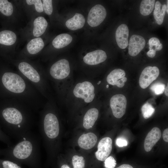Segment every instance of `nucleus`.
I'll return each instance as SVG.
<instances>
[{"label": "nucleus", "mask_w": 168, "mask_h": 168, "mask_svg": "<svg viewBox=\"0 0 168 168\" xmlns=\"http://www.w3.org/2000/svg\"><path fill=\"white\" fill-rule=\"evenodd\" d=\"M1 111L0 116L8 134L19 140L31 132L34 122L33 110L23 102L10 98Z\"/></svg>", "instance_id": "obj_1"}, {"label": "nucleus", "mask_w": 168, "mask_h": 168, "mask_svg": "<svg viewBox=\"0 0 168 168\" xmlns=\"http://www.w3.org/2000/svg\"><path fill=\"white\" fill-rule=\"evenodd\" d=\"M0 154L13 160L23 162L37 161L40 154L39 137L30 132L16 144L0 150Z\"/></svg>", "instance_id": "obj_2"}, {"label": "nucleus", "mask_w": 168, "mask_h": 168, "mask_svg": "<svg viewBox=\"0 0 168 168\" xmlns=\"http://www.w3.org/2000/svg\"><path fill=\"white\" fill-rule=\"evenodd\" d=\"M16 63L19 72L42 96L47 98L50 97L47 76L39 68L25 61H21Z\"/></svg>", "instance_id": "obj_3"}, {"label": "nucleus", "mask_w": 168, "mask_h": 168, "mask_svg": "<svg viewBox=\"0 0 168 168\" xmlns=\"http://www.w3.org/2000/svg\"><path fill=\"white\" fill-rule=\"evenodd\" d=\"M40 113L39 127L40 132L46 142L47 140L56 139L60 133L58 118L52 111L48 110L46 106Z\"/></svg>", "instance_id": "obj_4"}, {"label": "nucleus", "mask_w": 168, "mask_h": 168, "mask_svg": "<svg viewBox=\"0 0 168 168\" xmlns=\"http://www.w3.org/2000/svg\"><path fill=\"white\" fill-rule=\"evenodd\" d=\"M70 71L68 61L65 59H60L51 66L49 71V77L57 83L67 78Z\"/></svg>", "instance_id": "obj_5"}, {"label": "nucleus", "mask_w": 168, "mask_h": 168, "mask_svg": "<svg viewBox=\"0 0 168 168\" xmlns=\"http://www.w3.org/2000/svg\"><path fill=\"white\" fill-rule=\"evenodd\" d=\"M74 96L86 103L92 102L95 96V88L91 83L84 81L77 83L73 90Z\"/></svg>", "instance_id": "obj_6"}, {"label": "nucleus", "mask_w": 168, "mask_h": 168, "mask_svg": "<svg viewBox=\"0 0 168 168\" xmlns=\"http://www.w3.org/2000/svg\"><path fill=\"white\" fill-rule=\"evenodd\" d=\"M127 104V99L124 96L118 94L112 96L110 100V105L114 116L120 118L125 114Z\"/></svg>", "instance_id": "obj_7"}, {"label": "nucleus", "mask_w": 168, "mask_h": 168, "mask_svg": "<svg viewBox=\"0 0 168 168\" xmlns=\"http://www.w3.org/2000/svg\"><path fill=\"white\" fill-rule=\"evenodd\" d=\"M106 15L104 7L100 4H96L91 8L88 13L87 23L92 27L97 26L104 21Z\"/></svg>", "instance_id": "obj_8"}, {"label": "nucleus", "mask_w": 168, "mask_h": 168, "mask_svg": "<svg viewBox=\"0 0 168 168\" xmlns=\"http://www.w3.org/2000/svg\"><path fill=\"white\" fill-rule=\"evenodd\" d=\"M160 72L156 66H149L142 72L139 79V84L142 89H145L158 77Z\"/></svg>", "instance_id": "obj_9"}, {"label": "nucleus", "mask_w": 168, "mask_h": 168, "mask_svg": "<svg viewBox=\"0 0 168 168\" xmlns=\"http://www.w3.org/2000/svg\"><path fill=\"white\" fill-rule=\"evenodd\" d=\"M112 141L109 137L103 138L99 141L97 150L95 152L96 158L101 161H104L109 156L112 149Z\"/></svg>", "instance_id": "obj_10"}, {"label": "nucleus", "mask_w": 168, "mask_h": 168, "mask_svg": "<svg viewBox=\"0 0 168 168\" xmlns=\"http://www.w3.org/2000/svg\"><path fill=\"white\" fill-rule=\"evenodd\" d=\"M145 44L146 41L143 37L137 35H132L128 44L129 54L132 56L137 55L144 48Z\"/></svg>", "instance_id": "obj_11"}, {"label": "nucleus", "mask_w": 168, "mask_h": 168, "mask_svg": "<svg viewBox=\"0 0 168 168\" xmlns=\"http://www.w3.org/2000/svg\"><path fill=\"white\" fill-rule=\"evenodd\" d=\"M125 76L124 70L119 68L115 69L108 75L107 81L110 84L116 85L119 87L121 88L124 86L125 82L127 80Z\"/></svg>", "instance_id": "obj_12"}, {"label": "nucleus", "mask_w": 168, "mask_h": 168, "mask_svg": "<svg viewBox=\"0 0 168 168\" xmlns=\"http://www.w3.org/2000/svg\"><path fill=\"white\" fill-rule=\"evenodd\" d=\"M105 52L102 50H96L87 54L83 57L84 62L91 65H96L105 61L107 58Z\"/></svg>", "instance_id": "obj_13"}, {"label": "nucleus", "mask_w": 168, "mask_h": 168, "mask_svg": "<svg viewBox=\"0 0 168 168\" xmlns=\"http://www.w3.org/2000/svg\"><path fill=\"white\" fill-rule=\"evenodd\" d=\"M128 36L129 30L126 24H122L118 26L115 32V38L120 48L124 49L127 46Z\"/></svg>", "instance_id": "obj_14"}, {"label": "nucleus", "mask_w": 168, "mask_h": 168, "mask_svg": "<svg viewBox=\"0 0 168 168\" xmlns=\"http://www.w3.org/2000/svg\"><path fill=\"white\" fill-rule=\"evenodd\" d=\"M161 136L160 129L155 127L147 134L144 141V148L147 152L150 151L154 145L159 140Z\"/></svg>", "instance_id": "obj_15"}, {"label": "nucleus", "mask_w": 168, "mask_h": 168, "mask_svg": "<svg viewBox=\"0 0 168 168\" xmlns=\"http://www.w3.org/2000/svg\"><path fill=\"white\" fill-rule=\"evenodd\" d=\"M97 140V136L93 133L89 132L81 135L78 140V144L82 148L86 150L93 148Z\"/></svg>", "instance_id": "obj_16"}, {"label": "nucleus", "mask_w": 168, "mask_h": 168, "mask_svg": "<svg viewBox=\"0 0 168 168\" xmlns=\"http://www.w3.org/2000/svg\"><path fill=\"white\" fill-rule=\"evenodd\" d=\"M85 22L84 16L81 14L76 13L73 17L67 21L65 24L68 29L75 30L82 28Z\"/></svg>", "instance_id": "obj_17"}, {"label": "nucleus", "mask_w": 168, "mask_h": 168, "mask_svg": "<svg viewBox=\"0 0 168 168\" xmlns=\"http://www.w3.org/2000/svg\"><path fill=\"white\" fill-rule=\"evenodd\" d=\"M99 115V111L96 108L89 109L86 113L83 119L84 127L89 129L93 127L97 120Z\"/></svg>", "instance_id": "obj_18"}, {"label": "nucleus", "mask_w": 168, "mask_h": 168, "mask_svg": "<svg viewBox=\"0 0 168 168\" xmlns=\"http://www.w3.org/2000/svg\"><path fill=\"white\" fill-rule=\"evenodd\" d=\"M33 26V35L37 38L44 33L48 26V22L44 17L39 16L35 19Z\"/></svg>", "instance_id": "obj_19"}, {"label": "nucleus", "mask_w": 168, "mask_h": 168, "mask_svg": "<svg viewBox=\"0 0 168 168\" xmlns=\"http://www.w3.org/2000/svg\"><path fill=\"white\" fill-rule=\"evenodd\" d=\"M44 45V41L41 38L37 37L33 39L27 45V51L30 55L36 54L43 49Z\"/></svg>", "instance_id": "obj_20"}, {"label": "nucleus", "mask_w": 168, "mask_h": 168, "mask_svg": "<svg viewBox=\"0 0 168 168\" xmlns=\"http://www.w3.org/2000/svg\"><path fill=\"white\" fill-rule=\"evenodd\" d=\"M72 40V36L69 34H61L57 36L54 39L52 44L55 48L61 49L69 44L71 42Z\"/></svg>", "instance_id": "obj_21"}, {"label": "nucleus", "mask_w": 168, "mask_h": 168, "mask_svg": "<svg viewBox=\"0 0 168 168\" xmlns=\"http://www.w3.org/2000/svg\"><path fill=\"white\" fill-rule=\"evenodd\" d=\"M16 36L13 32L4 30L0 32V44L6 45H11L16 41Z\"/></svg>", "instance_id": "obj_22"}, {"label": "nucleus", "mask_w": 168, "mask_h": 168, "mask_svg": "<svg viewBox=\"0 0 168 168\" xmlns=\"http://www.w3.org/2000/svg\"><path fill=\"white\" fill-rule=\"evenodd\" d=\"M165 4L162 5L159 1H156L155 5V9L153 12V16L157 23L161 25L163 23L166 11Z\"/></svg>", "instance_id": "obj_23"}, {"label": "nucleus", "mask_w": 168, "mask_h": 168, "mask_svg": "<svg viewBox=\"0 0 168 168\" xmlns=\"http://www.w3.org/2000/svg\"><path fill=\"white\" fill-rule=\"evenodd\" d=\"M155 0H143L141 2L140 12L144 16L149 15L152 12L155 4Z\"/></svg>", "instance_id": "obj_24"}, {"label": "nucleus", "mask_w": 168, "mask_h": 168, "mask_svg": "<svg viewBox=\"0 0 168 168\" xmlns=\"http://www.w3.org/2000/svg\"><path fill=\"white\" fill-rule=\"evenodd\" d=\"M0 11L6 16H11L13 11L12 4L7 0H0Z\"/></svg>", "instance_id": "obj_25"}, {"label": "nucleus", "mask_w": 168, "mask_h": 168, "mask_svg": "<svg viewBox=\"0 0 168 168\" xmlns=\"http://www.w3.org/2000/svg\"><path fill=\"white\" fill-rule=\"evenodd\" d=\"M141 110L143 117L147 119L153 114L155 109L151 104L147 102L142 106Z\"/></svg>", "instance_id": "obj_26"}, {"label": "nucleus", "mask_w": 168, "mask_h": 168, "mask_svg": "<svg viewBox=\"0 0 168 168\" xmlns=\"http://www.w3.org/2000/svg\"><path fill=\"white\" fill-rule=\"evenodd\" d=\"M149 49L155 51L161 50L163 47L162 44L160 43L159 40L156 37H152L149 40Z\"/></svg>", "instance_id": "obj_27"}, {"label": "nucleus", "mask_w": 168, "mask_h": 168, "mask_svg": "<svg viewBox=\"0 0 168 168\" xmlns=\"http://www.w3.org/2000/svg\"><path fill=\"white\" fill-rule=\"evenodd\" d=\"M72 164L74 168H84L85 161L82 156H74L72 159Z\"/></svg>", "instance_id": "obj_28"}, {"label": "nucleus", "mask_w": 168, "mask_h": 168, "mask_svg": "<svg viewBox=\"0 0 168 168\" xmlns=\"http://www.w3.org/2000/svg\"><path fill=\"white\" fill-rule=\"evenodd\" d=\"M165 85L157 82L153 84L150 87L151 91L156 95H159L162 94L165 89Z\"/></svg>", "instance_id": "obj_29"}, {"label": "nucleus", "mask_w": 168, "mask_h": 168, "mask_svg": "<svg viewBox=\"0 0 168 168\" xmlns=\"http://www.w3.org/2000/svg\"><path fill=\"white\" fill-rule=\"evenodd\" d=\"M26 3L28 5H34L36 11L39 13L42 12L43 11V4L40 0H26Z\"/></svg>", "instance_id": "obj_30"}, {"label": "nucleus", "mask_w": 168, "mask_h": 168, "mask_svg": "<svg viewBox=\"0 0 168 168\" xmlns=\"http://www.w3.org/2000/svg\"><path fill=\"white\" fill-rule=\"evenodd\" d=\"M43 10L47 15H50L52 14L53 11L52 1L51 0H43Z\"/></svg>", "instance_id": "obj_31"}, {"label": "nucleus", "mask_w": 168, "mask_h": 168, "mask_svg": "<svg viewBox=\"0 0 168 168\" xmlns=\"http://www.w3.org/2000/svg\"><path fill=\"white\" fill-rule=\"evenodd\" d=\"M0 164L2 168H21L16 163L10 160L0 161Z\"/></svg>", "instance_id": "obj_32"}, {"label": "nucleus", "mask_w": 168, "mask_h": 168, "mask_svg": "<svg viewBox=\"0 0 168 168\" xmlns=\"http://www.w3.org/2000/svg\"><path fill=\"white\" fill-rule=\"evenodd\" d=\"M104 161V166L106 168H114L116 164V160L112 156L108 157Z\"/></svg>", "instance_id": "obj_33"}, {"label": "nucleus", "mask_w": 168, "mask_h": 168, "mask_svg": "<svg viewBox=\"0 0 168 168\" xmlns=\"http://www.w3.org/2000/svg\"><path fill=\"white\" fill-rule=\"evenodd\" d=\"M116 145L119 147L127 146L128 142L127 140L122 137L118 138L116 140Z\"/></svg>", "instance_id": "obj_34"}, {"label": "nucleus", "mask_w": 168, "mask_h": 168, "mask_svg": "<svg viewBox=\"0 0 168 168\" xmlns=\"http://www.w3.org/2000/svg\"><path fill=\"white\" fill-rule=\"evenodd\" d=\"M168 128L164 130L163 133V138L164 140L166 142H168Z\"/></svg>", "instance_id": "obj_35"}, {"label": "nucleus", "mask_w": 168, "mask_h": 168, "mask_svg": "<svg viewBox=\"0 0 168 168\" xmlns=\"http://www.w3.org/2000/svg\"><path fill=\"white\" fill-rule=\"evenodd\" d=\"M156 51L153 50H149L147 53V55L149 57L153 58L156 55Z\"/></svg>", "instance_id": "obj_36"}, {"label": "nucleus", "mask_w": 168, "mask_h": 168, "mask_svg": "<svg viewBox=\"0 0 168 168\" xmlns=\"http://www.w3.org/2000/svg\"><path fill=\"white\" fill-rule=\"evenodd\" d=\"M116 168H133V167L129 164H124Z\"/></svg>", "instance_id": "obj_37"}, {"label": "nucleus", "mask_w": 168, "mask_h": 168, "mask_svg": "<svg viewBox=\"0 0 168 168\" xmlns=\"http://www.w3.org/2000/svg\"><path fill=\"white\" fill-rule=\"evenodd\" d=\"M168 84H167V86L165 88V90H164V93L165 95L166 96H168Z\"/></svg>", "instance_id": "obj_38"}, {"label": "nucleus", "mask_w": 168, "mask_h": 168, "mask_svg": "<svg viewBox=\"0 0 168 168\" xmlns=\"http://www.w3.org/2000/svg\"><path fill=\"white\" fill-rule=\"evenodd\" d=\"M60 168H70V167L68 165L64 164Z\"/></svg>", "instance_id": "obj_39"}, {"label": "nucleus", "mask_w": 168, "mask_h": 168, "mask_svg": "<svg viewBox=\"0 0 168 168\" xmlns=\"http://www.w3.org/2000/svg\"><path fill=\"white\" fill-rule=\"evenodd\" d=\"M168 0L167 1V5L166 6V12L167 13H168Z\"/></svg>", "instance_id": "obj_40"}]
</instances>
